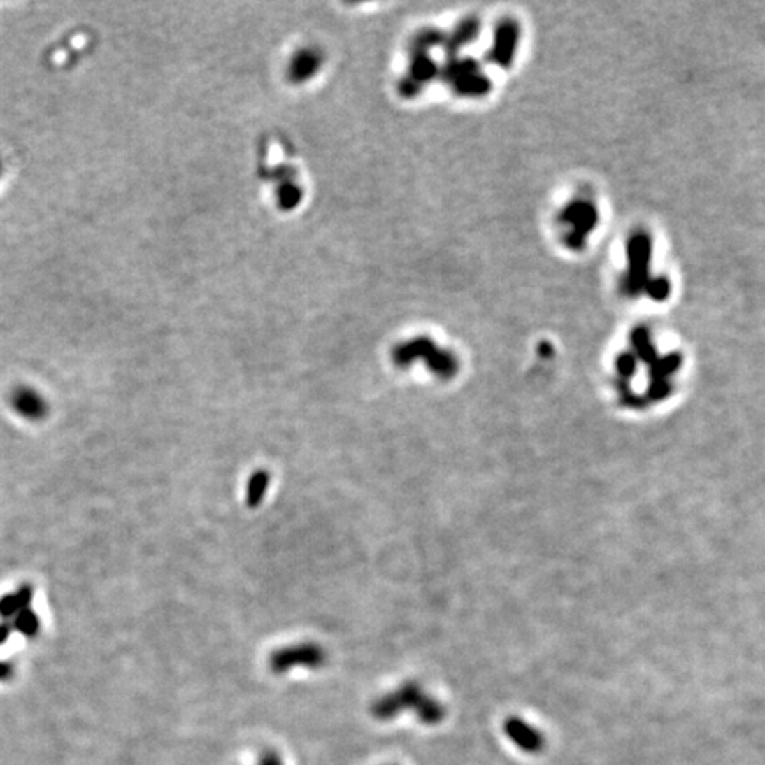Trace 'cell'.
<instances>
[{
    "label": "cell",
    "instance_id": "cell-1",
    "mask_svg": "<svg viewBox=\"0 0 765 765\" xmlns=\"http://www.w3.org/2000/svg\"><path fill=\"white\" fill-rule=\"evenodd\" d=\"M404 713H413L422 724L434 727L445 720L447 708L415 680L404 682L397 689L376 698L371 705V716L378 721H392Z\"/></svg>",
    "mask_w": 765,
    "mask_h": 765
},
{
    "label": "cell",
    "instance_id": "cell-5",
    "mask_svg": "<svg viewBox=\"0 0 765 765\" xmlns=\"http://www.w3.org/2000/svg\"><path fill=\"white\" fill-rule=\"evenodd\" d=\"M519 43V25L514 20H507L496 29V39H494V48L491 53V59L498 62L503 68L514 62L515 50Z\"/></svg>",
    "mask_w": 765,
    "mask_h": 765
},
{
    "label": "cell",
    "instance_id": "cell-12",
    "mask_svg": "<svg viewBox=\"0 0 765 765\" xmlns=\"http://www.w3.org/2000/svg\"><path fill=\"white\" fill-rule=\"evenodd\" d=\"M388 765H397V764H388Z\"/></svg>",
    "mask_w": 765,
    "mask_h": 765
},
{
    "label": "cell",
    "instance_id": "cell-10",
    "mask_svg": "<svg viewBox=\"0 0 765 765\" xmlns=\"http://www.w3.org/2000/svg\"><path fill=\"white\" fill-rule=\"evenodd\" d=\"M257 765H284V760L278 753L275 751H264L261 757L257 758Z\"/></svg>",
    "mask_w": 765,
    "mask_h": 765
},
{
    "label": "cell",
    "instance_id": "cell-3",
    "mask_svg": "<svg viewBox=\"0 0 765 765\" xmlns=\"http://www.w3.org/2000/svg\"><path fill=\"white\" fill-rule=\"evenodd\" d=\"M650 236L643 231L634 232L627 241V275L624 282L627 294L636 296L645 291L650 280Z\"/></svg>",
    "mask_w": 765,
    "mask_h": 765
},
{
    "label": "cell",
    "instance_id": "cell-2",
    "mask_svg": "<svg viewBox=\"0 0 765 765\" xmlns=\"http://www.w3.org/2000/svg\"><path fill=\"white\" fill-rule=\"evenodd\" d=\"M328 661V654L324 648L314 641H305V643H294L289 647L277 648L269 655L268 664L269 670L277 675H284L294 668H308V670H319Z\"/></svg>",
    "mask_w": 765,
    "mask_h": 765
},
{
    "label": "cell",
    "instance_id": "cell-6",
    "mask_svg": "<svg viewBox=\"0 0 765 765\" xmlns=\"http://www.w3.org/2000/svg\"><path fill=\"white\" fill-rule=\"evenodd\" d=\"M505 731H507L508 739L517 748L527 751V753H538L542 750V746H544L542 735L538 731H535L534 728L528 727V724H524L521 720H507Z\"/></svg>",
    "mask_w": 765,
    "mask_h": 765
},
{
    "label": "cell",
    "instance_id": "cell-9",
    "mask_svg": "<svg viewBox=\"0 0 765 765\" xmlns=\"http://www.w3.org/2000/svg\"><path fill=\"white\" fill-rule=\"evenodd\" d=\"M670 289L671 285L668 278L657 277L648 280L647 287H645V292H647L652 299H655V301H664V299H668V296H670Z\"/></svg>",
    "mask_w": 765,
    "mask_h": 765
},
{
    "label": "cell",
    "instance_id": "cell-7",
    "mask_svg": "<svg viewBox=\"0 0 765 765\" xmlns=\"http://www.w3.org/2000/svg\"><path fill=\"white\" fill-rule=\"evenodd\" d=\"M13 408L16 409V413L23 415L25 418H39L45 413L46 404L45 399H41V395L38 394L32 388L22 387L18 390L13 392L11 395Z\"/></svg>",
    "mask_w": 765,
    "mask_h": 765
},
{
    "label": "cell",
    "instance_id": "cell-8",
    "mask_svg": "<svg viewBox=\"0 0 765 765\" xmlns=\"http://www.w3.org/2000/svg\"><path fill=\"white\" fill-rule=\"evenodd\" d=\"M271 482V475L266 470H257L250 475L247 484V505L248 507H259L266 496V491Z\"/></svg>",
    "mask_w": 765,
    "mask_h": 765
},
{
    "label": "cell",
    "instance_id": "cell-4",
    "mask_svg": "<svg viewBox=\"0 0 765 765\" xmlns=\"http://www.w3.org/2000/svg\"><path fill=\"white\" fill-rule=\"evenodd\" d=\"M562 220L571 225V232L565 236V243L572 250L585 247L588 234L599 222V213L590 201H574L564 209Z\"/></svg>",
    "mask_w": 765,
    "mask_h": 765
},
{
    "label": "cell",
    "instance_id": "cell-11",
    "mask_svg": "<svg viewBox=\"0 0 765 765\" xmlns=\"http://www.w3.org/2000/svg\"><path fill=\"white\" fill-rule=\"evenodd\" d=\"M0 178H2V163H0Z\"/></svg>",
    "mask_w": 765,
    "mask_h": 765
}]
</instances>
